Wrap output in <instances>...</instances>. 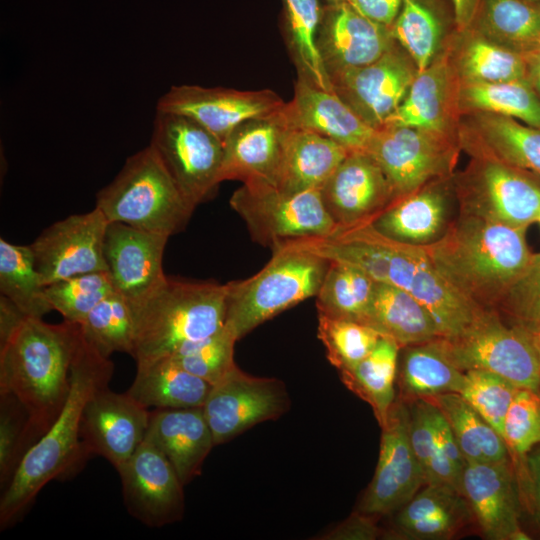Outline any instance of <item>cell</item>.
Segmentation results:
<instances>
[{
  "label": "cell",
  "mask_w": 540,
  "mask_h": 540,
  "mask_svg": "<svg viewBox=\"0 0 540 540\" xmlns=\"http://www.w3.org/2000/svg\"><path fill=\"white\" fill-rule=\"evenodd\" d=\"M109 222L170 237L187 224L195 207L186 199L152 145L128 157L96 197Z\"/></svg>",
  "instance_id": "cell-6"
},
{
  "label": "cell",
  "mask_w": 540,
  "mask_h": 540,
  "mask_svg": "<svg viewBox=\"0 0 540 540\" xmlns=\"http://www.w3.org/2000/svg\"><path fill=\"white\" fill-rule=\"evenodd\" d=\"M381 428L377 467L357 509L369 516L396 512L426 484L410 442L408 405L395 400Z\"/></svg>",
  "instance_id": "cell-13"
},
{
  "label": "cell",
  "mask_w": 540,
  "mask_h": 540,
  "mask_svg": "<svg viewBox=\"0 0 540 540\" xmlns=\"http://www.w3.org/2000/svg\"><path fill=\"white\" fill-rule=\"evenodd\" d=\"M450 198L443 184L428 183L392 201L370 224L395 241L429 246L438 241L453 222Z\"/></svg>",
  "instance_id": "cell-26"
},
{
  "label": "cell",
  "mask_w": 540,
  "mask_h": 540,
  "mask_svg": "<svg viewBox=\"0 0 540 540\" xmlns=\"http://www.w3.org/2000/svg\"><path fill=\"white\" fill-rule=\"evenodd\" d=\"M457 56L460 82L495 83L528 79L524 54L494 42L469 28Z\"/></svg>",
  "instance_id": "cell-37"
},
{
  "label": "cell",
  "mask_w": 540,
  "mask_h": 540,
  "mask_svg": "<svg viewBox=\"0 0 540 540\" xmlns=\"http://www.w3.org/2000/svg\"><path fill=\"white\" fill-rule=\"evenodd\" d=\"M461 371L493 372L518 388L540 391V361L528 331L521 325H506L498 311L485 310L462 333L437 338Z\"/></svg>",
  "instance_id": "cell-8"
},
{
  "label": "cell",
  "mask_w": 540,
  "mask_h": 540,
  "mask_svg": "<svg viewBox=\"0 0 540 540\" xmlns=\"http://www.w3.org/2000/svg\"><path fill=\"white\" fill-rule=\"evenodd\" d=\"M528 333L530 334L532 341L534 343V346L537 350L539 361H540V322L537 324H533L530 326H523Z\"/></svg>",
  "instance_id": "cell-58"
},
{
  "label": "cell",
  "mask_w": 540,
  "mask_h": 540,
  "mask_svg": "<svg viewBox=\"0 0 540 540\" xmlns=\"http://www.w3.org/2000/svg\"><path fill=\"white\" fill-rule=\"evenodd\" d=\"M281 115L289 128L327 137L350 151H366L377 129L361 119L333 90L298 77Z\"/></svg>",
  "instance_id": "cell-24"
},
{
  "label": "cell",
  "mask_w": 540,
  "mask_h": 540,
  "mask_svg": "<svg viewBox=\"0 0 540 540\" xmlns=\"http://www.w3.org/2000/svg\"><path fill=\"white\" fill-rule=\"evenodd\" d=\"M320 192L338 227L370 222L394 201L386 175L366 151H349Z\"/></svg>",
  "instance_id": "cell-21"
},
{
  "label": "cell",
  "mask_w": 540,
  "mask_h": 540,
  "mask_svg": "<svg viewBox=\"0 0 540 540\" xmlns=\"http://www.w3.org/2000/svg\"><path fill=\"white\" fill-rule=\"evenodd\" d=\"M150 145L194 207L221 183L223 142L192 119L156 111Z\"/></svg>",
  "instance_id": "cell-10"
},
{
  "label": "cell",
  "mask_w": 540,
  "mask_h": 540,
  "mask_svg": "<svg viewBox=\"0 0 540 540\" xmlns=\"http://www.w3.org/2000/svg\"><path fill=\"white\" fill-rule=\"evenodd\" d=\"M346 2L365 17L391 27L399 14L403 0H347Z\"/></svg>",
  "instance_id": "cell-53"
},
{
  "label": "cell",
  "mask_w": 540,
  "mask_h": 540,
  "mask_svg": "<svg viewBox=\"0 0 540 540\" xmlns=\"http://www.w3.org/2000/svg\"><path fill=\"white\" fill-rule=\"evenodd\" d=\"M403 348L398 383L404 398L459 392L464 372L447 357L437 339Z\"/></svg>",
  "instance_id": "cell-34"
},
{
  "label": "cell",
  "mask_w": 540,
  "mask_h": 540,
  "mask_svg": "<svg viewBox=\"0 0 540 540\" xmlns=\"http://www.w3.org/2000/svg\"><path fill=\"white\" fill-rule=\"evenodd\" d=\"M400 349L395 340L381 336L372 351L356 366L340 371L343 383L371 405L380 426L387 421L395 402L394 384Z\"/></svg>",
  "instance_id": "cell-36"
},
{
  "label": "cell",
  "mask_w": 540,
  "mask_h": 540,
  "mask_svg": "<svg viewBox=\"0 0 540 540\" xmlns=\"http://www.w3.org/2000/svg\"><path fill=\"white\" fill-rule=\"evenodd\" d=\"M533 1H535V2H537V3H539V4H540V0H533Z\"/></svg>",
  "instance_id": "cell-61"
},
{
  "label": "cell",
  "mask_w": 540,
  "mask_h": 540,
  "mask_svg": "<svg viewBox=\"0 0 540 540\" xmlns=\"http://www.w3.org/2000/svg\"><path fill=\"white\" fill-rule=\"evenodd\" d=\"M80 340L78 323L49 324L26 317L0 343V393L13 395L26 410L31 446L47 432L67 399Z\"/></svg>",
  "instance_id": "cell-3"
},
{
  "label": "cell",
  "mask_w": 540,
  "mask_h": 540,
  "mask_svg": "<svg viewBox=\"0 0 540 540\" xmlns=\"http://www.w3.org/2000/svg\"><path fill=\"white\" fill-rule=\"evenodd\" d=\"M374 284L362 270L330 261L316 295L318 314L364 324Z\"/></svg>",
  "instance_id": "cell-40"
},
{
  "label": "cell",
  "mask_w": 540,
  "mask_h": 540,
  "mask_svg": "<svg viewBox=\"0 0 540 540\" xmlns=\"http://www.w3.org/2000/svg\"><path fill=\"white\" fill-rule=\"evenodd\" d=\"M417 69L395 45L376 61L330 76L333 91L368 125L380 129L404 99Z\"/></svg>",
  "instance_id": "cell-18"
},
{
  "label": "cell",
  "mask_w": 540,
  "mask_h": 540,
  "mask_svg": "<svg viewBox=\"0 0 540 540\" xmlns=\"http://www.w3.org/2000/svg\"><path fill=\"white\" fill-rule=\"evenodd\" d=\"M349 151L317 133L289 128L275 186L286 192L321 190Z\"/></svg>",
  "instance_id": "cell-30"
},
{
  "label": "cell",
  "mask_w": 540,
  "mask_h": 540,
  "mask_svg": "<svg viewBox=\"0 0 540 540\" xmlns=\"http://www.w3.org/2000/svg\"><path fill=\"white\" fill-rule=\"evenodd\" d=\"M136 363L135 378L126 392L147 409L203 407L212 386L207 381L168 357Z\"/></svg>",
  "instance_id": "cell-31"
},
{
  "label": "cell",
  "mask_w": 540,
  "mask_h": 540,
  "mask_svg": "<svg viewBox=\"0 0 540 540\" xmlns=\"http://www.w3.org/2000/svg\"><path fill=\"white\" fill-rule=\"evenodd\" d=\"M518 389L493 372L471 369L464 371L458 393L502 436L506 413Z\"/></svg>",
  "instance_id": "cell-47"
},
{
  "label": "cell",
  "mask_w": 540,
  "mask_h": 540,
  "mask_svg": "<svg viewBox=\"0 0 540 540\" xmlns=\"http://www.w3.org/2000/svg\"><path fill=\"white\" fill-rule=\"evenodd\" d=\"M288 130L281 112L236 127L223 143L221 182L236 179L275 186Z\"/></svg>",
  "instance_id": "cell-25"
},
{
  "label": "cell",
  "mask_w": 540,
  "mask_h": 540,
  "mask_svg": "<svg viewBox=\"0 0 540 540\" xmlns=\"http://www.w3.org/2000/svg\"><path fill=\"white\" fill-rule=\"evenodd\" d=\"M454 19L459 32L469 29L474 21L481 0H451Z\"/></svg>",
  "instance_id": "cell-55"
},
{
  "label": "cell",
  "mask_w": 540,
  "mask_h": 540,
  "mask_svg": "<svg viewBox=\"0 0 540 540\" xmlns=\"http://www.w3.org/2000/svg\"><path fill=\"white\" fill-rule=\"evenodd\" d=\"M537 221H538V222L540 223V213H539V216H538V219H537Z\"/></svg>",
  "instance_id": "cell-60"
},
{
  "label": "cell",
  "mask_w": 540,
  "mask_h": 540,
  "mask_svg": "<svg viewBox=\"0 0 540 540\" xmlns=\"http://www.w3.org/2000/svg\"><path fill=\"white\" fill-rule=\"evenodd\" d=\"M284 5L290 45L299 75L322 89L333 90L317 45L322 17L318 0H284Z\"/></svg>",
  "instance_id": "cell-42"
},
{
  "label": "cell",
  "mask_w": 540,
  "mask_h": 540,
  "mask_svg": "<svg viewBox=\"0 0 540 540\" xmlns=\"http://www.w3.org/2000/svg\"><path fill=\"white\" fill-rule=\"evenodd\" d=\"M229 203L252 239L270 248L289 240L330 235L338 228L320 190L286 192L268 183L247 182Z\"/></svg>",
  "instance_id": "cell-9"
},
{
  "label": "cell",
  "mask_w": 540,
  "mask_h": 540,
  "mask_svg": "<svg viewBox=\"0 0 540 540\" xmlns=\"http://www.w3.org/2000/svg\"><path fill=\"white\" fill-rule=\"evenodd\" d=\"M255 275L227 283L225 326L237 340L284 310L316 296L330 261L313 253L275 247Z\"/></svg>",
  "instance_id": "cell-7"
},
{
  "label": "cell",
  "mask_w": 540,
  "mask_h": 540,
  "mask_svg": "<svg viewBox=\"0 0 540 540\" xmlns=\"http://www.w3.org/2000/svg\"><path fill=\"white\" fill-rule=\"evenodd\" d=\"M430 406L431 402L425 398L413 399L408 405L412 449L422 467L426 484L448 485L459 491L458 478L440 457L433 432Z\"/></svg>",
  "instance_id": "cell-48"
},
{
  "label": "cell",
  "mask_w": 540,
  "mask_h": 540,
  "mask_svg": "<svg viewBox=\"0 0 540 540\" xmlns=\"http://www.w3.org/2000/svg\"><path fill=\"white\" fill-rule=\"evenodd\" d=\"M0 292L28 317L42 318L53 310L30 245L0 239Z\"/></svg>",
  "instance_id": "cell-39"
},
{
  "label": "cell",
  "mask_w": 540,
  "mask_h": 540,
  "mask_svg": "<svg viewBox=\"0 0 540 540\" xmlns=\"http://www.w3.org/2000/svg\"><path fill=\"white\" fill-rule=\"evenodd\" d=\"M521 171L496 160L476 158L458 193L461 212L513 227H528L537 221L540 186Z\"/></svg>",
  "instance_id": "cell-14"
},
{
  "label": "cell",
  "mask_w": 540,
  "mask_h": 540,
  "mask_svg": "<svg viewBox=\"0 0 540 540\" xmlns=\"http://www.w3.org/2000/svg\"><path fill=\"white\" fill-rule=\"evenodd\" d=\"M425 399L433 402L446 418L466 461H508L509 449L503 437L459 393Z\"/></svg>",
  "instance_id": "cell-35"
},
{
  "label": "cell",
  "mask_w": 540,
  "mask_h": 540,
  "mask_svg": "<svg viewBox=\"0 0 540 540\" xmlns=\"http://www.w3.org/2000/svg\"><path fill=\"white\" fill-rule=\"evenodd\" d=\"M26 317L28 316L8 299L0 296V343L9 337Z\"/></svg>",
  "instance_id": "cell-54"
},
{
  "label": "cell",
  "mask_w": 540,
  "mask_h": 540,
  "mask_svg": "<svg viewBox=\"0 0 540 540\" xmlns=\"http://www.w3.org/2000/svg\"><path fill=\"white\" fill-rule=\"evenodd\" d=\"M540 392V391H539Z\"/></svg>",
  "instance_id": "cell-62"
},
{
  "label": "cell",
  "mask_w": 540,
  "mask_h": 540,
  "mask_svg": "<svg viewBox=\"0 0 540 540\" xmlns=\"http://www.w3.org/2000/svg\"><path fill=\"white\" fill-rule=\"evenodd\" d=\"M499 310L521 326L540 322V252L531 255L510 284L497 306L496 311Z\"/></svg>",
  "instance_id": "cell-51"
},
{
  "label": "cell",
  "mask_w": 540,
  "mask_h": 540,
  "mask_svg": "<svg viewBox=\"0 0 540 540\" xmlns=\"http://www.w3.org/2000/svg\"><path fill=\"white\" fill-rule=\"evenodd\" d=\"M30 447L26 410L13 395L0 393V484L2 491L10 483L20 461Z\"/></svg>",
  "instance_id": "cell-49"
},
{
  "label": "cell",
  "mask_w": 540,
  "mask_h": 540,
  "mask_svg": "<svg viewBox=\"0 0 540 540\" xmlns=\"http://www.w3.org/2000/svg\"><path fill=\"white\" fill-rule=\"evenodd\" d=\"M81 330V329H80ZM114 365L88 344L82 334L76 350L67 399L47 432L25 453L0 499V528L13 526L42 488L67 478L89 457L80 438L81 418L88 399L108 386Z\"/></svg>",
  "instance_id": "cell-2"
},
{
  "label": "cell",
  "mask_w": 540,
  "mask_h": 540,
  "mask_svg": "<svg viewBox=\"0 0 540 540\" xmlns=\"http://www.w3.org/2000/svg\"><path fill=\"white\" fill-rule=\"evenodd\" d=\"M285 102L272 90L172 86L157 102L156 111L186 116L223 143L240 124L281 112Z\"/></svg>",
  "instance_id": "cell-15"
},
{
  "label": "cell",
  "mask_w": 540,
  "mask_h": 540,
  "mask_svg": "<svg viewBox=\"0 0 540 540\" xmlns=\"http://www.w3.org/2000/svg\"><path fill=\"white\" fill-rule=\"evenodd\" d=\"M289 406L284 382L249 375L236 365L211 386L202 409L219 445L258 423L279 418Z\"/></svg>",
  "instance_id": "cell-12"
},
{
  "label": "cell",
  "mask_w": 540,
  "mask_h": 540,
  "mask_svg": "<svg viewBox=\"0 0 540 540\" xmlns=\"http://www.w3.org/2000/svg\"><path fill=\"white\" fill-rule=\"evenodd\" d=\"M364 324L401 348L439 338L427 309L407 291L375 282Z\"/></svg>",
  "instance_id": "cell-32"
},
{
  "label": "cell",
  "mask_w": 540,
  "mask_h": 540,
  "mask_svg": "<svg viewBox=\"0 0 540 540\" xmlns=\"http://www.w3.org/2000/svg\"><path fill=\"white\" fill-rule=\"evenodd\" d=\"M330 3H338V2H343V1H347V0H328Z\"/></svg>",
  "instance_id": "cell-59"
},
{
  "label": "cell",
  "mask_w": 540,
  "mask_h": 540,
  "mask_svg": "<svg viewBox=\"0 0 540 540\" xmlns=\"http://www.w3.org/2000/svg\"><path fill=\"white\" fill-rule=\"evenodd\" d=\"M237 341L233 333L224 326L206 338L184 344L167 357L213 385L236 366L234 345Z\"/></svg>",
  "instance_id": "cell-46"
},
{
  "label": "cell",
  "mask_w": 540,
  "mask_h": 540,
  "mask_svg": "<svg viewBox=\"0 0 540 540\" xmlns=\"http://www.w3.org/2000/svg\"><path fill=\"white\" fill-rule=\"evenodd\" d=\"M227 285L167 277L149 295L132 303L136 362L171 355L184 344L225 326Z\"/></svg>",
  "instance_id": "cell-5"
},
{
  "label": "cell",
  "mask_w": 540,
  "mask_h": 540,
  "mask_svg": "<svg viewBox=\"0 0 540 540\" xmlns=\"http://www.w3.org/2000/svg\"><path fill=\"white\" fill-rule=\"evenodd\" d=\"M109 221L100 209L73 214L46 228L30 247L44 286L73 276L107 271L104 239Z\"/></svg>",
  "instance_id": "cell-16"
},
{
  "label": "cell",
  "mask_w": 540,
  "mask_h": 540,
  "mask_svg": "<svg viewBox=\"0 0 540 540\" xmlns=\"http://www.w3.org/2000/svg\"><path fill=\"white\" fill-rule=\"evenodd\" d=\"M372 516L360 512L353 513L348 519L342 522L334 530L330 531L326 538L329 539H375L380 530L371 519Z\"/></svg>",
  "instance_id": "cell-52"
},
{
  "label": "cell",
  "mask_w": 540,
  "mask_h": 540,
  "mask_svg": "<svg viewBox=\"0 0 540 540\" xmlns=\"http://www.w3.org/2000/svg\"><path fill=\"white\" fill-rule=\"evenodd\" d=\"M278 246L352 265L375 282L407 291L427 309L439 338L459 335L485 311L450 286L434 267L425 247L390 239L370 222L338 227L330 235L289 240Z\"/></svg>",
  "instance_id": "cell-1"
},
{
  "label": "cell",
  "mask_w": 540,
  "mask_h": 540,
  "mask_svg": "<svg viewBox=\"0 0 540 540\" xmlns=\"http://www.w3.org/2000/svg\"><path fill=\"white\" fill-rule=\"evenodd\" d=\"M146 436L167 457L183 485L201 473L216 446L202 407L150 410Z\"/></svg>",
  "instance_id": "cell-27"
},
{
  "label": "cell",
  "mask_w": 540,
  "mask_h": 540,
  "mask_svg": "<svg viewBox=\"0 0 540 540\" xmlns=\"http://www.w3.org/2000/svg\"><path fill=\"white\" fill-rule=\"evenodd\" d=\"M502 436L518 456L540 444V392L519 388L506 413Z\"/></svg>",
  "instance_id": "cell-50"
},
{
  "label": "cell",
  "mask_w": 540,
  "mask_h": 540,
  "mask_svg": "<svg viewBox=\"0 0 540 540\" xmlns=\"http://www.w3.org/2000/svg\"><path fill=\"white\" fill-rule=\"evenodd\" d=\"M527 464L533 484L536 506L540 515V448L528 454Z\"/></svg>",
  "instance_id": "cell-56"
},
{
  "label": "cell",
  "mask_w": 540,
  "mask_h": 540,
  "mask_svg": "<svg viewBox=\"0 0 540 540\" xmlns=\"http://www.w3.org/2000/svg\"><path fill=\"white\" fill-rule=\"evenodd\" d=\"M117 472L124 505L135 519L152 528L182 519L184 485L167 457L147 436Z\"/></svg>",
  "instance_id": "cell-17"
},
{
  "label": "cell",
  "mask_w": 540,
  "mask_h": 540,
  "mask_svg": "<svg viewBox=\"0 0 540 540\" xmlns=\"http://www.w3.org/2000/svg\"><path fill=\"white\" fill-rule=\"evenodd\" d=\"M150 410L127 392L108 386L98 389L86 402L80 438L88 456L99 455L118 471L145 440Z\"/></svg>",
  "instance_id": "cell-19"
},
{
  "label": "cell",
  "mask_w": 540,
  "mask_h": 540,
  "mask_svg": "<svg viewBox=\"0 0 540 540\" xmlns=\"http://www.w3.org/2000/svg\"><path fill=\"white\" fill-rule=\"evenodd\" d=\"M84 340L102 356L115 352L132 356L135 317L132 302L114 291L103 299L79 324Z\"/></svg>",
  "instance_id": "cell-41"
},
{
  "label": "cell",
  "mask_w": 540,
  "mask_h": 540,
  "mask_svg": "<svg viewBox=\"0 0 540 540\" xmlns=\"http://www.w3.org/2000/svg\"><path fill=\"white\" fill-rule=\"evenodd\" d=\"M318 337L326 348L328 360L340 372L363 360L381 335L365 324L318 314Z\"/></svg>",
  "instance_id": "cell-44"
},
{
  "label": "cell",
  "mask_w": 540,
  "mask_h": 540,
  "mask_svg": "<svg viewBox=\"0 0 540 540\" xmlns=\"http://www.w3.org/2000/svg\"><path fill=\"white\" fill-rule=\"evenodd\" d=\"M455 104V69L445 55L417 72L404 99L382 127H412L448 135ZM381 127V128H382Z\"/></svg>",
  "instance_id": "cell-28"
},
{
  "label": "cell",
  "mask_w": 540,
  "mask_h": 540,
  "mask_svg": "<svg viewBox=\"0 0 540 540\" xmlns=\"http://www.w3.org/2000/svg\"><path fill=\"white\" fill-rule=\"evenodd\" d=\"M471 124L461 142L475 158L540 175V128L486 112H475Z\"/></svg>",
  "instance_id": "cell-29"
},
{
  "label": "cell",
  "mask_w": 540,
  "mask_h": 540,
  "mask_svg": "<svg viewBox=\"0 0 540 540\" xmlns=\"http://www.w3.org/2000/svg\"><path fill=\"white\" fill-rule=\"evenodd\" d=\"M527 227L460 212L445 234L425 249L450 286L482 310H496L528 263Z\"/></svg>",
  "instance_id": "cell-4"
},
{
  "label": "cell",
  "mask_w": 540,
  "mask_h": 540,
  "mask_svg": "<svg viewBox=\"0 0 540 540\" xmlns=\"http://www.w3.org/2000/svg\"><path fill=\"white\" fill-rule=\"evenodd\" d=\"M390 29L394 40L411 58L417 72L425 70L437 58L443 26L437 13L425 0H403Z\"/></svg>",
  "instance_id": "cell-43"
},
{
  "label": "cell",
  "mask_w": 540,
  "mask_h": 540,
  "mask_svg": "<svg viewBox=\"0 0 540 540\" xmlns=\"http://www.w3.org/2000/svg\"><path fill=\"white\" fill-rule=\"evenodd\" d=\"M114 291L107 271L81 274L45 286L52 309L64 320L78 324Z\"/></svg>",
  "instance_id": "cell-45"
},
{
  "label": "cell",
  "mask_w": 540,
  "mask_h": 540,
  "mask_svg": "<svg viewBox=\"0 0 540 540\" xmlns=\"http://www.w3.org/2000/svg\"><path fill=\"white\" fill-rule=\"evenodd\" d=\"M524 56L527 63L528 80L540 94V47L524 54Z\"/></svg>",
  "instance_id": "cell-57"
},
{
  "label": "cell",
  "mask_w": 540,
  "mask_h": 540,
  "mask_svg": "<svg viewBox=\"0 0 540 540\" xmlns=\"http://www.w3.org/2000/svg\"><path fill=\"white\" fill-rule=\"evenodd\" d=\"M470 28L527 54L540 47V4L533 0H481Z\"/></svg>",
  "instance_id": "cell-33"
},
{
  "label": "cell",
  "mask_w": 540,
  "mask_h": 540,
  "mask_svg": "<svg viewBox=\"0 0 540 540\" xmlns=\"http://www.w3.org/2000/svg\"><path fill=\"white\" fill-rule=\"evenodd\" d=\"M168 236L109 222L104 258L114 290L137 303L166 278L163 256Z\"/></svg>",
  "instance_id": "cell-20"
},
{
  "label": "cell",
  "mask_w": 540,
  "mask_h": 540,
  "mask_svg": "<svg viewBox=\"0 0 540 540\" xmlns=\"http://www.w3.org/2000/svg\"><path fill=\"white\" fill-rule=\"evenodd\" d=\"M317 45L331 76L376 61L396 41L390 27L365 17L343 1L331 3L322 12Z\"/></svg>",
  "instance_id": "cell-22"
},
{
  "label": "cell",
  "mask_w": 540,
  "mask_h": 540,
  "mask_svg": "<svg viewBox=\"0 0 540 540\" xmlns=\"http://www.w3.org/2000/svg\"><path fill=\"white\" fill-rule=\"evenodd\" d=\"M455 150L449 135L412 127H382L376 130L366 152L383 170L396 200L447 175Z\"/></svg>",
  "instance_id": "cell-11"
},
{
  "label": "cell",
  "mask_w": 540,
  "mask_h": 540,
  "mask_svg": "<svg viewBox=\"0 0 540 540\" xmlns=\"http://www.w3.org/2000/svg\"><path fill=\"white\" fill-rule=\"evenodd\" d=\"M458 105L497 114L540 128V99L528 79L485 83L460 82Z\"/></svg>",
  "instance_id": "cell-38"
},
{
  "label": "cell",
  "mask_w": 540,
  "mask_h": 540,
  "mask_svg": "<svg viewBox=\"0 0 540 540\" xmlns=\"http://www.w3.org/2000/svg\"><path fill=\"white\" fill-rule=\"evenodd\" d=\"M459 491L487 539H528L518 524V499L508 461H466Z\"/></svg>",
  "instance_id": "cell-23"
}]
</instances>
